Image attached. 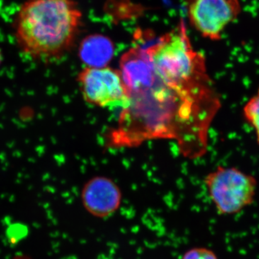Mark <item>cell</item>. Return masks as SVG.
Here are the masks:
<instances>
[{
	"label": "cell",
	"mask_w": 259,
	"mask_h": 259,
	"mask_svg": "<svg viewBox=\"0 0 259 259\" xmlns=\"http://www.w3.org/2000/svg\"><path fill=\"white\" fill-rule=\"evenodd\" d=\"M136 40L120 57L128 102L107 132V147L136 148L152 140H171L184 157H202L222 106L205 56L183 35Z\"/></svg>",
	"instance_id": "obj_1"
},
{
	"label": "cell",
	"mask_w": 259,
	"mask_h": 259,
	"mask_svg": "<svg viewBox=\"0 0 259 259\" xmlns=\"http://www.w3.org/2000/svg\"><path fill=\"white\" fill-rule=\"evenodd\" d=\"M81 21L74 0H25L15 18V40L32 59L55 60L71 50Z\"/></svg>",
	"instance_id": "obj_2"
},
{
	"label": "cell",
	"mask_w": 259,
	"mask_h": 259,
	"mask_svg": "<svg viewBox=\"0 0 259 259\" xmlns=\"http://www.w3.org/2000/svg\"><path fill=\"white\" fill-rule=\"evenodd\" d=\"M209 198L221 215H233L254 202L258 181L236 167L218 166L204 177Z\"/></svg>",
	"instance_id": "obj_3"
},
{
	"label": "cell",
	"mask_w": 259,
	"mask_h": 259,
	"mask_svg": "<svg viewBox=\"0 0 259 259\" xmlns=\"http://www.w3.org/2000/svg\"><path fill=\"white\" fill-rule=\"evenodd\" d=\"M76 80L83 100L90 105L121 109L127 105L128 94L120 69L86 66Z\"/></svg>",
	"instance_id": "obj_4"
},
{
	"label": "cell",
	"mask_w": 259,
	"mask_h": 259,
	"mask_svg": "<svg viewBox=\"0 0 259 259\" xmlns=\"http://www.w3.org/2000/svg\"><path fill=\"white\" fill-rule=\"evenodd\" d=\"M239 0H188L187 15L191 25L204 38L222 39L223 32L241 14Z\"/></svg>",
	"instance_id": "obj_5"
},
{
	"label": "cell",
	"mask_w": 259,
	"mask_h": 259,
	"mask_svg": "<svg viewBox=\"0 0 259 259\" xmlns=\"http://www.w3.org/2000/svg\"><path fill=\"white\" fill-rule=\"evenodd\" d=\"M120 187L111 179L95 177L83 185L81 202L84 209L95 218H106L115 214L122 203Z\"/></svg>",
	"instance_id": "obj_6"
},
{
	"label": "cell",
	"mask_w": 259,
	"mask_h": 259,
	"mask_svg": "<svg viewBox=\"0 0 259 259\" xmlns=\"http://www.w3.org/2000/svg\"><path fill=\"white\" fill-rule=\"evenodd\" d=\"M114 51V44L108 37L90 35L80 46L79 57L88 67H105L113 58Z\"/></svg>",
	"instance_id": "obj_7"
},
{
	"label": "cell",
	"mask_w": 259,
	"mask_h": 259,
	"mask_svg": "<svg viewBox=\"0 0 259 259\" xmlns=\"http://www.w3.org/2000/svg\"><path fill=\"white\" fill-rule=\"evenodd\" d=\"M245 121L254 130L257 144L259 146V88L243 107Z\"/></svg>",
	"instance_id": "obj_8"
},
{
	"label": "cell",
	"mask_w": 259,
	"mask_h": 259,
	"mask_svg": "<svg viewBox=\"0 0 259 259\" xmlns=\"http://www.w3.org/2000/svg\"><path fill=\"white\" fill-rule=\"evenodd\" d=\"M182 259H218L214 251L204 247L191 248L183 255Z\"/></svg>",
	"instance_id": "obj_9"
},
{
	"label": "cell",
	"mask_w": 259,
	"mask_h": 259,
	"mask_svg": "<svg viewBox=\"0 0 259 259\" xmlns=\"http://www.w3.org/2000/svg\"><path fill=\"white\" fill-rule=\"evenodd\" d=\"M14 259H29L27 257L24 256V255H17Z\"/></svg>",
	"instance_id": "obj_10"
},
{
	"label": "cell",
	"mask_w": 259,
	"mask_h": 259,
	"mask_svg": "<svg viewBox=\"0 0 259 259\" xmlns=\"http://www.w3.org/2000/svg\"><path fill=\"white\" fill-rule=\"evenodd\" d=\"M2 60H3V56H2V52L0 51V64H1Z\"/></svg>",
	"instance_id": "obj_11"
}]
</instances>
